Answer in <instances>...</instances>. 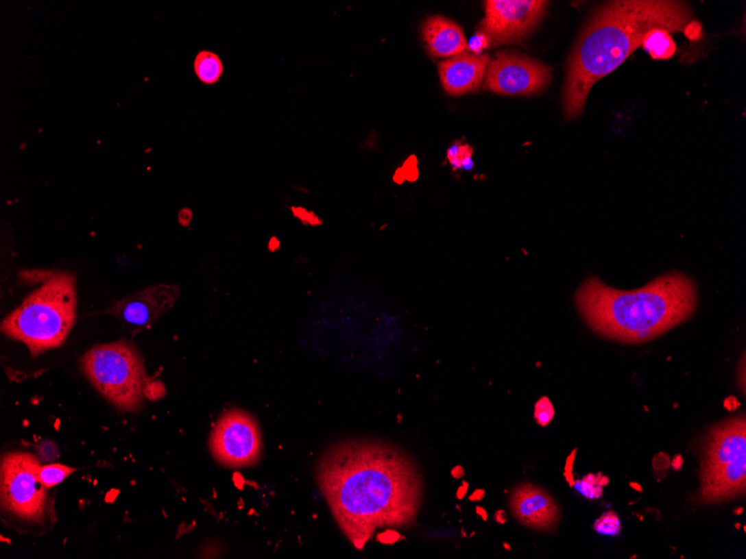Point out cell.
<instances>
[{
    "instance_id": "6da1fadb",
    "label": "cell",
    "mask_w": 746,
    "mask_h": 559,
    "mask_svg": "<svg viewBox=\"0 0 746 559\" xmlns=\"http://www.w3.org/2000/svg\"><path fill=\"white\" fill-rule=\"evenodd\" d=\"M320 490L346 538L358 549L383 527H410L424 499V480L409 454L388 442L346 440L316 467Z\"/></svg>"
},
{
    "instance_id": "7a4b0ae2",
    "label": "cell",
    "mask_w": 746,
    "mask_h": 559,
    "mask_svg": "<svg viewBox=\"0 0 746 559\" xmlns=\"http://www.w3.org/2000/svg\"><path fill=\"white\" fill-rule=\"evenodd\" d=\"M692 19L687 3L611 1L590 19L570 56L563 105L566 120L583 111L590 90L641 46L649 30L680 32Z\"/></svg>"
},
{
    "instance_id": "3957f363",
    "label": "cell",
    "mask_w": 746,
    "mask_h": 559,
    "mask_svg": "<svg viewBox=\"0 0 746 559\" xmlns=\"http://www.w3.org/2000/svg\"><path fill=\"white\" fill-rule=\"evenodd\" d=\"M697 289L682 273L664 275L642 288L619 290L590 278L575 305L593 332L620 343L641 344L662 336L694 314Z\"/></svg>"
},
{
    "instance_id": "277c9868",
    "label": "cell",
    "mask_w": 746,
    "mask_h": 559,
    "mask_svg": "<svg viewBox=\"0 0 746 559\" xmlns=\"http://www.w3.org/2000/svg\"><path fill=\"white\" fill-rule=\"evenodd\" d=\"M23 280L40 282L1 323V332L25 344L32 358L67 342L77 317L74 275L62 271H25Z\"/></svg>"
},
{
    "instance_id": "5b68a950",
    "label": "cell",
    "mask_w": 746,
    "mask_h": 559,
    "mask_svg": "<svg viewBox=\"0 0 746 559\" xmlns=\"http://www.w3.org/2000/svg\"><path fill=\"white\" fill-rule=\"evenodd\" d=\"M698 505H717L746 493L745 415L727 419L710 431L703 447Z\"/></svg>"
},
{
    "instance_id": "8992f818",
    "label": "cell",
    "mask_w": 746,
    "mask_h": 559,
    "mask_svg": "<svg viewBox=\"0 0 746 559\" xmlns=\"http://www.w3.org/2000/svg\"><path fill=\"white\" fill-rule=\"evenodd\" d=\"M81 367L91 384L118 409H141L150 380L142 355L129 340L93 346L82 356Z\"/></svg>"
},
{
    "instance_id": "52a82bcc",
    "label": "cell",
    "mask_w": 746,
    "mask_h": 559,
    "mask_svg": "<svg viewBox=\"0 0 746 559\" xmlns=\"http://www.w3.org/2000/svg\"><path fill=\"white\" fill-rule=\"evenodd\" d=\"M40 467L29 452H10L1 459L3 517L25 530H42L54 520L49 488L40 479Z\"/></svg>"
},
{
    "instance_id": "ba28073f",
    "label": "cell",
    "mask_w": 746,
    "mask_h": 559,
    "mask_svg": "<svg viewBox=\"0 0 746 559\" xmlns=\"http://www.w3.org/2000/svg\"><path fill=\"white\" fill-rule=\"evenodd\" d=\"M209 448L211 456L221 466L232 469L255 466L263 454L258 422L246 411L229 410L215 425Z\"/></svg>"
},
{
    "instance_id": "9c48e42d",
    "label": "cell",
    "mask_w": 746,
    "mask_h": 559,
    "mask_svg": "<svg viewBox=\"0 0 746 559\" xmlns=\"http://www.w3.org/2000/svg\"><path fill=\"white\" fill-rule=\"evenodd\" d=\"M548 6L549 1L542 0H488L481 32L496 44L523 40L536 29Z\"/></svg>"
},
{
    "instance_id": "30bf717a",
    "label": "cell",
    "mask_w": 746,
    "mask_h": 559,
    "mask_svg": "<svg viewBox=\"0 0 746 559\" xmlns=\"http://www.w3.org/2000/svg\"><path fill=\"white\" fill-rule=\"evenodd\" d=\"M550 82V67L539 60L501 53L488 67L485 88L501 95H532L544 90Z\"/></svg>"
},
{
    "instance_id": "8fae6325",
    "label": "cell",
    "mask_w": 746,
    "mask_h": 559,
    "mask_svg": "<svg viewBox=\"0 0 746 559\" xmlns=\"http://www.w3.org/2000/svg\"><path fill=\"white\" fill-rule=\"evenodd\" d=\"M180 296L176 285L151 286L128 295L106 312L132 331L149 328L175 305Z\"/></svg>"
},
{
    "instance_id": "7c38bea8",
    "label": "cell",
    "mask_w": 746,
    "mask_h": 559,
    "mask_svg": "<svg viewBox=\"0 0 746 559\" xmlns=\"http://www.w3.org/2000/svg\"><path fill=\"white\" fill-rule=\"evenodd\" d=\"M509 509L523 526L552 532L561 520V508L548 491L536 484H518L509 496Z\"/></svg>"
},
{
    "instance_id": "4fadbf2b",
    "label": "cell",
    "mask_w": 746,
    "mask_h": 559,
    "mask_svg": "<svg viewBox=\"0 0 746 559\" xmlns=\"http://www.w3.org/2000/svg\"><path fill=\"white\" fill-rule=\"evenodd\" d=\"M488 64V55L467 53L444 60L438 67L442 88L453 97L474 92L481 86Z\"/></svg>"
},
{
    "instance_id": "5bb4252c",
    "label": "cell",
    "mask_w": 746,
    "mask_h": 559,
    "mask_svg": "<svg viewBox=\"0 0 746 559\" xmlns=\"http://www.w3.org/2000/svg\"><path fill=\"white\" fill-rule=\"evenodd\" d=\"M422 35L428 54L433 58H454L468 49L463 29L442 16L428 17L422 24Z\"/></svg>"
},
{
    "instance_id": "9a60e30c",
    "label": "cell",
    "mask_w": 746,
    "mask_h": 559,
    "mask_svg": "<svg viewBox=\"0 0 746 559\" xmlns=\"http://www.w3.org/2000/svg\"><path fill=\"white\" fill-rule=\"evenodd\" d=\"M641 46L653 60H668L677 51L671 34L664 28H655L644 36Z\"/></svg>"
},
{
    "instance_id": "2e32d148",
    "label": "cell",
    "mask_w": 746,
    "mask_h": 559,
    "mask_svg": "<svg viewBox=\"0 0 746 559\" xmlns=\"http://www.w3.org/2000/svg\"><path fill=\"white\" fill-rule=\"evenodd\" d=\"M193 71L199 81L204 84L214 85L223 75V62L213 51H202L195 58Z\"/></svg>"
},
{
    "instance_id": "e0dca14e",
    "label": "cell",
    "mask_w": 746,
    "mask_h": 559,
    "mask_svg": "<svg viewBox=\"0 0 746 559\" xmlns=\"http://www.w3.org/2000/svg\"><path fill=\"white\" fill-rule=\"evenodd\" d=\"M75 471V468H72V467L64 466V464H58V463H51V464H47V466L40 467V479L44 486L51 489V488H54L55 486L60 484V482H63L65 479L69 478V475H72L73 472Z\"/></svg>"
},
{
    "instance_id": "ac0fdd59",
    "label": "cell",
    "mask_w": 746,
    "mask_h": 559,
    "mask_svg": "<svg viewBox=\"0 0 746 559\" xmlns=\"http://www.w3.org/2000/svg\"><path fill=\"white\" fill-rule=\"evenodd\" d=\"M472 147L461 142H455L447 151V159L454 170H470L472 168Z\"/></svg>"
},
{
    "instance_id": "d6986e66",
    "label": "cell",
    "mask_w": 746,
    "mask_h": 559,
    "mask_svg": "<svg viewBox=\"0 0 746 559\" xmlns=\"http://www.w3.org/2000/svg\"><path fill=\"white\" fill-rule=\"evenodd\" d=\"M593 528L601 535L619 536L623 527L619 516L614 511H608L596 520Z\"/></svg>"
},
{
    "instance_id": "ffe728a7",
    "label": "cell",
    "mask_w": 746,
    "mask_h": 559,
    "mask_svg": "<svg viewBox=\"0 0 746 559\" xmlns=\"http://www.w3.org/2000/svg\"><path fill=\"white\" fill-rule=\"evenodd\" d=\"M573 487L577 488V490L588 499H599L603 493V488L597 484V475L592 473L586 475L581 480L575 481Z\"/></svg>"
},
{
    "instance_id": "44dd1931",
    "label": "cell",
    "mask_w": 746,
    "mask_h": 559,
    "mask_svg": "<svg viewBox=\"0 0 746 559\" xmlns=\"http://www.w3.org/2000/svg\"><path fill=\"white\" fill-rule=\"evenodd\" d=\"M554 413L553 404L546 397H541L534 406V419L541 427H546L552 422Z\"/></svg>"
},
{
    "instance_id": "7402d4cb",
    "label": "cell",
    "mask_w": 746,
    "mask_h": 559,
    "mask_svg": "<svg viewBox=\"0 0 746 559\" xmlns=\"http://www.w3.org/2000/svg\"><path fill=\"white\" fill-rule=\"evenodd\" d=\"M491 38L486 34L479 32V33L475 34V36L470 38V42H467V46H468V49L472 51V54L481 55V51L491 45Z\"/></svg>"
},
{
    "instance_id": "603a6c76",
    "label": "cell",
    "mask_w": 746,
    "mask_h": 559,
    "mask_svg": "<svg viewBox=\"0 0 746 559\" xmlns=\"http://www.w3.org/2000/svg\"><path fill=\"white\" fill-rule=\"evenodd\" d=\"M292 212L304 225H319L320 223L319 218L314 216L313 212L307 211L304 208H292Z\"/></svg>"
},
{
    "instance_id": "cb8c5ba5",
    "label": "cell",
    "mask_w": 746,
    "mask_h": 559,
    "mask_svg": "<svg viewBox=\"0 0 746 559\" xmlns=\"http://www.w3.org/2000/svg\"><path fill=\"white\" fill-rule=\"evenodd\" d=\"M671 467V458L665 452H660L657 454L656 457L653 458V468L655 471H659L660 473H667Z\"/></svg>"
},
{
    "instance_id": "d4e9b609",
    "label": "cell",
    "mask_w": 746,
    "mask_h": 559,
    "mask_svg": "<svg viewBox=\"0 0 746 559\" xmlns=\"http://www.w3.org/2000/svg\"><path fill=\"white\" fill-rule=\"evenodd\" d=\"M684 34L688 40H699L703 36V27H701V23L697 21H689L688 24L684 28Z\"/></svg>"
},
{
    "instance_id": "484cf974",
    "label": "cell",
    "mask_w": 746,
    "mask_h": 559,
    "mask_svg": "<svg viewBox=\"0 0 746 559\" xmlns=\"http://www.w3.org/2000/svg\"><path fill=\"white\" fill-rule=\"evenodd\" d=\"M575 454H577V449L572 451L568 459H566V471H564V477H566L568 484H570V487L575 486V479H573V473H572V469H573V463H575Z\"/></svg>"
},
{
    "instance_id": "4316f807",
    "label": "cell",
    "mask_w": 746,
    "mask_h": 559,
    "mask_svg": "<svg viewBox=\"0 0 746 559\" xmlns=\"http://www.w3.org/2000/svg\"><path fill=\"white\" fill-rule=\"evenodd\" d=\"M191 216H193L191 211L184 209V210L180 211V214H179V221H180L181 225L188 226L190 221H191Z\"/></svg>"
},
{
    "instance_id": "83f0119b",
    "label": "cell",
    "mask_w": 746,
    "mask_h": 559,
    "mask_svg": "<svg viewBox=\"0 0 746 559\" xmlns=\"http://www.w3.org/2000/svg\"><path fill=\"white\" fill-rule=\"evenodd\" d=\"M738 406H740V403L737 402V400L734 397H728V399H726L725 402H724L725 409L727 410V411H730V412H731V411H735V410L738 408Z\"/></svg>"
},
{
    "instance_id": "f1b7e54d",
    "label": "cell",
    "mask_w": 746,
    "mask_h": 559,
    "mask_svg": "<svg viewBox=\"0 0 746 559\" xmlns=\"http://www.w3.org/2000/svg\"><path fill=\"white\" fill-rule=\"evenodd\" d=\"M671 468H673V469L674 470H676V471H679V470L683 468L684 459L683 457H682V454H677V456H675L674 459L671 461Z\"/></svg>"
},
{
    "instance_id": "f546056e",
    "label": "cell",
    "mask_w": 746,
    "mask_h": 559,
    "mask_svg": "<svg viewBox=\"0 0 746 559\" xmlns=\"http://www.w3.org/2000/svg\"><path fill=\"white\" fill-rule=\"evenodd\" d=\"M609 482H610V479H609V477H607V475H603L602 473H598V475H597V484H598V486H600V487L603 488L605 487V486H608Z\"/></svg>"
},
{
    "instance_id": "4dcf8cb0",
    "label": "cell",
    "mask_w": 746,
    "mask_h": 559,
    "mask_svg": "<svg viewBox=\"0 0 746 559\" xmlns=\"http://www.w3.org/2000/svg\"><path fill=\"white\" fill-rule=\"evenodd\" d=\"M495 517H496L497 523H505L506 514L505 512H504V511H497L496 514H495Z\"/></svg>"
},
{
    "instance_id": "1f68e13d",
    "label": "cell",
    "mask_w": 746,
    "mask_h": 559,
    "mask_svg": "<svg viewBox=\"0 0 746 559\" xmlns=\"http://www.w3.org/2000/svg\"><path fill=\"white\" fill-rule=\"evenodd\" d=\"M453 475H454L455 478H461V477H463V468H461V467H457V468H455V469L453 470Z\"/></svg>"
},
{
    "instance_id": "d6a6232c",
    "label": "cell",
    "mask_w": 746,
    "mask_h": 559,
    "mask_svg": "<svg viewBox=\"0 0 746 559\" xmlns=\"http://www.w3.org/2000/svg\"><path fill=\"white\" fill-rule=\"evenodd\" d=\"M630 487H631L632 489H635L636 491H638V493H642V487H641L640 484H637V482H631V484H630Z\"/></svg>"
},
{
    "instance_id": "836d02e7",
    "label": "cell",
    "mask_w": 746,
    "mask_h": 559,
    "mask_svg": "<svg viewBox=\"0 0 746 559\" xmlns=\"http://www.w3.org/2000/svg\"><path fill=\"white\" fill-rule=\"evenodd\" d=\"M743 507H740V508L735 509L734 514H736V516H740V514H743Z\"/></svg>"
},
{
    "instance_id": "e575fe53",
    "label": "cell",
    "mask_w": 746,
    "mask_h": 559,
    "mask_svg": "<svg viewBox=\"0 0 746 559\" xmlns=\"http://www.w3.org/2000/svg\"><path fill=\"white\" fill-rule=\"evenodd\" d=\"M735 528H737V530H738V528H741V523H736V525H735Z\"/></svg>"
}]
</instances>
